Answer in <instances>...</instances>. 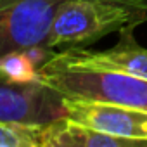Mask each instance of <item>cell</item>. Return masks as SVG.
I'll list each match as a JSON object with an SVG mask.
<instances>
[{"label":"cell","mask_w":147,"mask_h":147,"mask_svg":"<svg viewBox=\"0 0 147 147\" xmlns=\"http://www.w3.org/2000/svg\"><path fill=\"white\" fill-rule=\"evenodd\" d=\"M147 23V11L116 4L111 0H66L52 23L47 45L80 47L126 26Z\"/></svg>","instance_id":"obj_2"},{"label":"cell","mask_w":147,"mask_h":147,"mask_svg":"<svg viewBox=\"0 0 147 147\" xmlns=\"http://www.w3.org/2000/svg\"><path fill=\"white\" fill-rule=\"evenodd\" d=\"M135 28L137 26H126L119 30V40L111 49L87 50L82 47H69L57 52V55L73 64L123 71L147 80V49L137 43L133 36Z\"/></svg>","instance_id":"obj_6"},{"label":"cell","mask_w":147,"mask_h":147,"mask_svg":"<svg viewBox=\"0 0 147 147\" xmlns=\"http://www.w3.org/2000/svg\"><path fill=\"white\" fill-rule=\"evenodd\" d=\"M64 116L62 95L38 82H14L0 71V121L47 125Z\"/></svg>","instance_id":"obj_4"},{"label":"cell","mask_w":147,"mask_h":147,"mask_svg":"<svg viewBox=\"0 0 147 147\" xmlns=\"http://www.w3.org/2000/svg\"><path fill=\"white\" fill-rule=\"evenodd\" d=\"M43 125L0 121V147H42Z\"/></svg>","instance_id":"obj_8"},{"label":"cell","mask_w":147,"mask_h":147,"mask_svg":"<svg viewBox=\"0 0 147 147\" xmlns=\"http://www.w3.org/2000/svg\"><path fill=\"white\" fill-rule=\"evenodd\" d=\"M42 147H147V140L109 135L61 116L43 125Z\"/></svg>","instance_id":"obj_7"},{"label":"cell","mask_w":147,"mask_h":147,"mask_svg":"<svg viewBox=\"0 0 147 147\" xmlns=\"http://www.w3.org/2000/svg\"><path fill=\"white\" fill-rule=\"evenodd\" d=\"M43 83L62 97L147 111V80L114 69L73 64L50 52L38 67Z\"/></svg>","instance_id":"obj_1"},{"label":"cell","mask_w":147,"mask_h":147,"mask_svg":"<svg viewBox=\"0 0 147 147\" xmlns=\"http://www.w3.org/2000/svg\"><path fill=\"white\" fill-rule=\"evenodd\" d=\"M116 4H123V5H130V7H137V9H144L147 11V0H111Z\"/></svg>","instance_id":"obj_9"},{"label":"cell","mask_w":147,"mask_h":147,"mask_svg":"<svg viewBox=\"0 0 147 147\" xmlns=\"http://www.w3.org/2000/svg\"><path fill=\"white\" fill-rule=\"evenodd\" d=\"M66 0H0V57L14 52L50 54L55 14Z\"/></svg>","instance_id":"obj_3"},{"label":"cell","mask_w":147,"mask_h":147,"mask_svg":"<svg viewBox=\"0 0 147 147\" xmlns=\"http://www.w3.org/2000/svg\"><path fill=\"white\" fill-rule=\"evenodd\" d=\"M64 116L94 130L135 140H147V111L109 102L62 97Z\"/></svg>","instance_id":"obj_5"}]
</instances>
